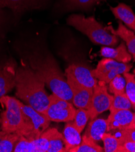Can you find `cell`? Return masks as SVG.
<instances>
[{"instance_id":"13","label":"cell","mask_w":135,"mask_h":152,"mask_svg":"<svg viewBox=\"0 0 135 152\" xmlns=\"http://www.w3.org/2000/svg\"><path fill=\"white\" fill-rule=\"evenodd\" d=\"M133 113L130 110H114L107 119V132L113 130H122L127 129L130 124Z\"/></svg>"},{"instance_id":"19","label":"cell","mask_w":135,"mask_h":152,"mask_svg":"<svg viewBox=\"0 0 135 152\" xmlns=\"http://www.w3.org/2000/svg\"><path fill=\"white\" fill-rule=\"evenodd\" d=\"M107 131V120L102 118H94L91 120L84 134L97 142L101 140L103 134Z\"/></svg>"},{"instance_id":"9","label":"cell","mask_w":135,"mask_h":152,"mask_svg":"<svg viewBox=\"0 0 135 152\" xmlns=\"http://www.w3.org/2000/svg\"><path fill=\"white\" fill-rule=\"evenodd\" d=\"M65 76L72 94L74 105L77 108L88 110L91 104L93 88L80 84L69 75H65Z\"/></svg>"},{"instance_id":"5","label":"cell","mask_w":135,"mask_h":152,"mask_svg":"<svg viewBox=\"0 0 135 152\" xmlns=\"http://www.w3.org/2000/svg\"><path fill=\"white\" fill-rule=\"evenodd\" d=\"M0 102L6 107V110L1 114V131L6 133H17L21 128L23 121L22 102L9 96L1 97Z\"/></svg>"},{"instance_id":"21","label":"cell","mask_w":135,"mask_h":152,"mask_svg":"<svg viewBox=\"0 0 135 152\" xmlns=\"http://www.w3.org/2000/svg\"><path fill=\"white\" fill-rule=\"evenodd\" d=\"M20 135L17 133L0 132V152L13 151Z\"/></svg>"},{"instance_id":"2","label":"cell","mask_w":135,"mask_h":152,"mask_svg":"<svg viewBox=\"0 0 135 152\" xmlns=\"http://www.w3.org/2000/svg\"><path fill=\"white\" fill-rule=\"evenodd\" d=\"M44 84L31 67L22 66L16 72V96L37 112L46 115L49 99Z\"/></svg>"},{"instance_id":"17","label":"cell","mask_w":135,"mask_h":152,"mask_svg":"<svg viewBox=\"0 0 135 152\" xmlns=\"http://www.w3.org/2000/svg\"><path fill=\"white\" fill-rule=\"evenodd\" d=\"M80 132L74 126L72 121L68 122L63 131V140L66 152L79 145L82 141Z\"/></svg>"},{"instance_id":"15","label":"cell","mask_w":135,"mask_h":152,"mask_svg":"<svg viewBox=\"0 0 135 152\" xmlns=\"http://www.w3.org/2000/svg\"><path fill=\"white\" fill-rule=\"evenodd\" d=\"M100 55L122 63H129L132 59V56L128 52L123 41L116 48L108 46L102 47L100 50Z\"/></svg>"},{"instance_id":"30","label":"cell","mask_w":135,"mask_h":152,"mask_svg":"<svg viewBox=\"0 0 135 152\" xmlns=\"http://www.w3.org/2000/svg\"><path fill=\"white\" fill-rule=\"evenodd\" d=\"M118 138L119 144H122L127 141L135 142V129H127L120 130Z\"/></svg>"},{"instance_id":"29","label":"cell","mask_w":135,"mask_h":152,"mask_svg":"<svg viewBox=\"0 0 135 152\" xmlns=\"http://www.w3.org/2000/svg\"><path fill=\"white\" fill-rule=\"evenodd\" d=\"M47 152H66L63 134L50 141Z\"/></svg>"},{"instance_id":"25","label":"cell","mask_w":135,"mask_h":152,"mask_svg":"<svg viewBox=\"0 0 135 152\" xmlns=\"http://www.w3.org/2000/svg\"><path fill=\"white\" fill-rule=\"evenodd\" d=\"M124 77L126 81L125 94L128 98L132 107L135 109V79L134 74L124 73Z\"/></svg>"},{"instance_id":"16","label":"cell","mask_w":135,"mask_h":152,"mask_svg":"<svg viewBox=\"0 0 135 152\" xmlns=\"http://www.w3.org/2000/svg\"><path fill=\"white\" fill-rule=\"evenodd\" d=\"M114 17L124 24L135 33V15L131 7L124 3H120L116 7H110Z\"/></svg>"},{"instance_id":"7","label":"cell","mask_w":135,"mask_h":152,"mask_svg":"<svg viewBox=\"0 0 135 152\" xmlns=\"http://www.w3.org/2000/svg\"><path fill=\"white\" fill-rule=\"evenodd\" d=\"M132 67L129 63H119L113 59L104 58L99 61L96 68L92 70V74L97 80L108 84L116 75L129 72Z\"/></svg>"},{"instance_id":"34","label":"cell","mask_w":135,"mask_h":152,"mask_svg":"<svg viewBox=\"0 0 135 152\" xmlns=\"http://www.w3.org/2000/svg\"><path fill=\"white\" fill-rule=\"evenodd\" d=\"M0 123H1V118H0ZM0 129H1V128H0ZM0 132H1V131H0Z\"/></svg>"},{"instance_id":"12","label":"cell","mask_w":135,"mask_h":152,"mask_svg":"<svg viewBox=\"0 0 135 152\" xmlns=\"http://www.w3.org/2000/svg\"><path fill=\"white\" fill-rule=\"evenodd\" d=\"M105 0H58L55 9L58 12L75 10L90 11L93 8Z\"/></svg>"},{"instance_id":"14","label":"cell","mask_w":135,"mask_h":152,"mask_svg":"<svg viewBox=\"0 0 135 152\" xmlns=\"http://www.w3.org/2000/svg\"><path fill=\"white\" fill-rule=\"evenodd\" d=\"M118 27L114 29L112 26L105 27L111 34L121 38L126 43L127 50L131 55L133 61H135V33L125 26L121 21H118Z\"/></svg>"},{"instance_id":"27","label":"cell","mask_w":135,"mask_h":152,"mask_svg":"<svg viewBox=\"0 0 135 152\" xmlns=\"http://www.w3.org/2000/svg\"><path fill=\"white\" fill-rule=\"evenodd\" d=\"M89 118L90 116L88 110L78 108V109L76 110V115H75L72 123L74 126L81 133L85 129Z\"/></svg>"},{"instance_id":"3","label":"cell","mask_w":135,"mask_h":152,"mask_svg":"<svg viewBox=\"0 0 135 152\" xmlns=\"http://www.w3.org/2000/svg\"><path fill=\"white\" fill-rule=\"evenodd\" d=\"M67 24L86 35L93 44L114 48L119 38L103 27L94 17L86 18L80 14H72L67 18Z\"/></svg>"},{"instance_id":"32","label":"cell","mask_w":135,"mask_h":152,"mask_svg":"<svg viewBox=\"0 0 135 152\" xmlns=\"http://www.w3.org/2000/svg\"><path fill=\"white\" fill-rule=\"evenodd\" d=\"M127 129H135V113H133V117L132 121L129 126L127 127Z\"/></svg>"},{"instance_id":"26","label":"cell","mask_w":135,"mask_h":152,"mask_svg":"<svg viewBox=\"0 0 135 152\" xmlns=\"http://www.w3.org/2000/svg\"><path fill=\"white\" fill-rule=\"evenodd\" d=\"M108 90L110 93L114 95L123 94L125 93L126 81L121 74H119L108 83Z\"/></svg>"},{"instance_id":"33","label":"cell","mask_w":135,"mask_h":152,"mask_svg":"<svg viewBox=\"0 0 135 152\" xmlns=\"http://www.w3.org/2000/svg\"><path fill=\"white\" fill-rule=\"evenodd\" d=\"M133 74L134 75V79H135V69L133 70Z\"/></svg>"},{"instance_id":"8","label":"cell","mask_w":135,"mask_h":152,"mask_svg":"<svg viewBox=\"0 0 135 152\" xmlns=\"http://www.w3.org/2000/svg\"><path fill=\"white\" fill-rule=\"evenodd\" d=\"M113 96L108 92L107 84L98 81L93 87L91 104L88 109L90 118L92 120L105 111L110 110Z\"/></svg>"},{"instance_id":"1","label":"cell","mask_w":135,"mask_h":152,"mask_svg":"<svg viewBox=\"0 0 135 152\" xmlns=\"http://www.w3.org/2000/svg\"><path fill=\"white\" fill-rule=\"evenodd\" d=\"M27 58L30 67L52 93L72 103L71 90L52 55L37 50L29 53Z\"/></svg>"},{"instance_id":"11","label":"cell","mask_w":135,"mask_h":152,"mask_svg":"<svg viewBox=\"0 0 135 152\" xmlns=\"http://www.w3.org/2000/svg\"><path fill=\"white\" fill-rule=\"evenodd\" d=\"M92 70L84 63L74 62L66 69L65 75L71 76L80 84L93 88L98 81L93 77Z\"/></svg>"},{"instance_id":"28","label":"cell","mask_w":135,"mask_h":152,"mask_svg":"<svg viewBox=\"0 0 135 152\" xmlns=\"http://www.w3.org/2000/svg\"><path fill=\"white\" fill-rule=\"evenodd\" d=\"M14 152H36L33 140H30L20 136V139L14 148Z\"/></svg>"},{"instance_id":"22","label":"cell","mask_w":135,"mask_h":152,"mask_svg":"<svg viewBox=\"0 0 135 152\" xmlns=\"http://www.w3.org/2000/svg\"><path fill=\"white\" fill-rule=\"evenodd\" d=\"M104 149L96 142L83 134L80 144L69 150V152H103Z\"/></svg>"},{"instance_id":"20","label":"cell","mask_w":135,"mask_h":152,"mask_svg":"<svg viewBox=\"0 0 135 152\" xmlns=\"http://www.w3.org/2000/svg\"><path fill=\"white\" fill-rule=\"evenodd\" d=\"M62 135V133H60L55 128H51L45 130L39 138L34 140L36 152H47L50 141Z\"/></svg>"},{"instance_id":"6","label":"cell","mask_w":135,"mask_h":152,"mask_svg":"<svg viewBox=\"0 0 135 152\" xmlns=\"http://www.w3.org/2000/svg\"><path fill=\"white\" fill-rule=\"evenodd\" d=\"M49 103L46 116L54 122H70L76 115V109L72 102L60 98L54 94L49 96Z\"/></svg>"},{"instance_id":"18","label":"cell","mask_w":135,"mask_h":152,"mask_svg":"<svg viewBox=\"0 0 135 152\" xmlns=\"http://www.w3.org/2000/svg\"><path fill=\"white\" fill-rule=\"evenodd\" d=\"M15 75L16 72L10 66L0 71V98L15 87Z\"/></svg>"},{"instance_id":"31","label":"cell","mask_w":135,"mask_h":152,"mask_svg":"<svg viewBox=\"0 0 135 152\" xmlns=\"http://www.w3.org/2000/svg\"><path fill=\"white\" fill-rule=\"evenodd\" d=\"M120 145V152H135V142L127 141Z\"/></svg>"},{"instance_id":"4","label":"cell","mask_w":135,"mask_h":152,"mask_svg":"<svg viewBox=\"0 0 135 152\" xmlns=\"http://www.w3.org/2000/svg\"><path fill=\"white\" fill-rule=\"evenodd\" d=\"M21 109L23 121L17 133L28 140H36L48 129L51 121L46 115L37 112L29 105L22 103Z\"/></svg>"},{"instance_id":"23","label":"cell","mask_w":135,"mask_h":152,"mask_svg":"<svg viewBox=\"0 0 135 152\" xmlns=\"http://www.w3.org/2000/svg\"><path fill=\"white\" fill-rule=\"evenodd\" d=\"M101 140L104 144V151L105 152H120V144L118 138L107 132L104 133Z\"/></svg>"},{"instance_id":"24","label":"cell","mask_w":135,"mask_h":152,"mask_svg":"<svg viewBox=\"0 0 135 152\" xmlns=\"http://www.w3.org/2000/svg\"><path fill=\"white\" fill-rule=\"evenodd\" d=\"M132 107L131 104L126 94L114 95L110 110H130Z\"/></svg>"},{"instance_id":"10","label":"cell","mask_w":135,"mask_h":152,"mask_svg":"<svg viewBox=\"0 0 135 152\" xmlns=\"http://www.w3.org/2000/svg\"><path fill=\"white\" fill-rule=\"evenodd\" d=\"M51 0H0V8L10 9L16 17L34 10H40L46 7Z\"/></svg>"}]
</instances>
